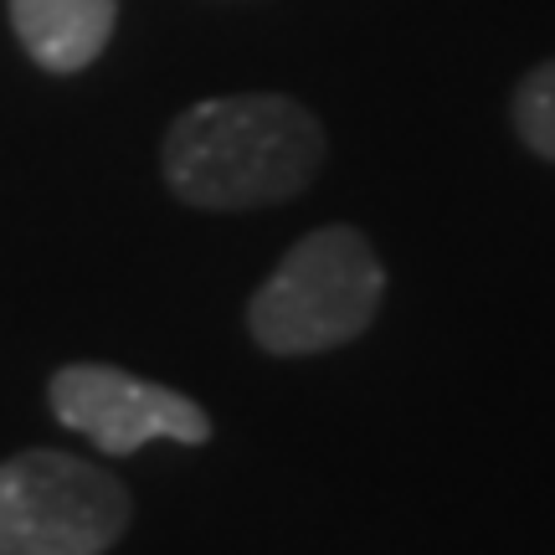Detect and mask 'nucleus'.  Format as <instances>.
Instances as JSON below:
<instances>
[{"instance_id":"nucleus-6","label":"nucleus","mask_w":555,"mask_h":555,"mask_svg":"<svg viewBox=\"0 0 555 555\" xmlns=\"http://www.w3.org/2000/svg\"><path fill=\"white\" fill-rule=\"evenodd\" d=\"M515 134L525 139L530 155L555 165V57L525 73V82L515 88Z\"/></svg>"},{"instance_id":"nucleus-4","label":"nucleus","mask_w":555,"mask_h":555,"mask_svg":"<svg viewBox=\"0 0 555 555\" xmlns=\"http://www.w3.org/2000/svg\"><path fill=\"white\" fill-rule=\"evenodd\" d=\"M47 401L67 433L88 437L93 448L114 457L139 453L155 437L185 442V448H201L211 437V416L191 397L155 386V380H139L119 365H93V360L62 365L47 386Z\"/></svg>"},{"instance_id":"nucleus-5","label":"nucleus","mask_w":555,"mask_h":555,"mask_svg":"<svg viewBox=\"0 0 555 555\" xmlns=\"http://www.w3.org/2000/svg\"><path fill=\"white\" fill-rule=\"evenodd\" d=\"M5 5L16 41L41 73H82L108 47L119 21V0H5Z\"/></svg>"},{"instance_id":"nucleus-2","label":"nucleus","mask_w":555,"mask_h":555,"mask_svg":"<svg viewBox=\"0 0 555 555\" xmlns=\"http://www.w3.org/2000/svg\"><path fill=\"white\" fill-rule=\"evenodd\" d=\"M386 268L356 227H319L262 278L247 330L268 356H319L360 339L380 314Z\"/></svg>"},{"instance_id":"nucleus-1","label":"nucleus","mask_w":555,"mask_h":555,"mask_svg":"<svg viewBox=\"0 0 555 555\" xmlns=\"http://www.w3.org/2000/svg\"><path fill=\"white\" fill-rule=\"evenodd\" d=\"M165 180L201 211H258L294 201L324 165V129L294 99L237 93L191 103L165 134Z\"/></svg>"},{"instance_id":"nucleus-3","label":"nucleus","mask_w":555,"mask_h":555,"mask_svg":"<svg viewBox=\"0 0 555 555\" xmlns=\"http://www.w3.org/2000/svg\"><path fill=\"white\" fill-rule=\"evenodd\" d=\"M129 519V489L88 457L31 448L0 463V555H103Z\"/></svg>"}]
</instances>
